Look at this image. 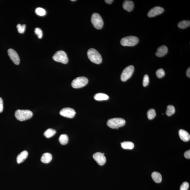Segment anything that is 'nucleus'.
<instances>
[{
  "mask_svg": "<svg viewBox=\"0 0 190 190\" xmlns=\"http://www.w3.org/2000/svg\"><path fill=\"white\" fill-rule=\"evenodd\" d=\"M87 56L90 60L95 64H99L102 62V57L96 49L91 48L88 50Z\"/></svg>",
  "mask_w": 190,
  "mask_h": 190,
  "instance_id": "1",
  "label": "nucleus"
},
{
  "mask_svg": "<svg viewBox=\"0 0 190 190\" xmlns=\"http://www.w3.org/2000/svg\"><path fill=\"white\" fill-rule=\"evenodd\" d=\"M17 119L23 121L31 119L33 116V113L29 110H18L15 113Z\"/></svg>",
  "mask_w": 190,
  "mask_h": 190,
  "instance_id": "2",
  "label": "nucleus"
},
{
  "mask_svg": "<svg viewBox=\"0 0 190 190\" xmlns=\"http://www.w3.org/2000/svg\"><path fill=\"white\" fill-rule=\"evenodd\" d=\"M126 123V121L123 118H116L108 120L107 124L112 129H118V128L124 126Z\"/></svg>",
  "mask_w": 190,
  "mask_h": 190,
  "instance_id": "3",
  "label": "nucleus"
},
{
  "mask_svg": "<svg viewBox=\"0 0 190 190\" xmlns=\"http://www.w3.org/2000/svg\"><path fill=\"white\" fill-rule=\"evenodd\" d=\"M139 39L136 36H130L122 38L121 41V44L124 46H133L137 44Z\"/></svg>",
  "mask_w": 190,
  "mask_h": 190,
  "instance_id": "4",
  "label": "nucleus"
},
{
  "mask_svg": "<svg viewBox=\"0 0 190 190\" xmlns=\"http://www.w3.org/2000/svg\"><path fill=\"white\" fill-rule=\"evenodd\" d=\"M91 22L95 28L97 29H101L104 26V21L102 18L97 13H94L91 17Z\"/></svg>",
  "mask_w": 190,
  "mask_h": 190,
  "instance_id": "5",
  "label": "nucleus"
},
{
  "mask_svg": "<svg viewBox=\"0 0 190 190\" xmlns=\"http://www.w3.org/2000/svg\"><path fill=\"white\" fill-rule=\"evenodd\" d=\"M53 59L54 61L66 64L68 62L67 54L62 51H60L55 53L53 57Z\"/></svg>",
  "mask_w": 190,
  "mask_h": 190,
  "instance_id": "6",
  "label": "nucleus"
},
{
  "mask_svg": "<svg viewBox=\"0 0 190 190\" xmlns=\"http://www.w3.org/2000/svg\"><path fill=\"white\" fill-rule=\"evenodd\" d=\"M88 80L84 76L76 78L71 83V86L74 88H80L85 86L88 84Z\"/></svg>",
  "mask_w": 190,
  "mask_h": 190,
  "instance_id": "7",
  "label": "nucleus"
},
{
  "mask_svg": "<svg viewBox=\"0 0 190 190\" xmlns=\"http://www.w3.org/2000/svg\"><path fill=\"white\" fill-rule=\"evenodd\" d=\"M134 66L130 65L125 68L121 75V80L123 82L126 81L132 76L134 72Z\"/></svg>",
  "mask_w": 190,
  "mask_h": 190,
  "instance_id": "8",
  "label": "nucleus"
},
{
  "mask_svg": "<svg viewBox=\"0 0 190 190\" xmlns=\"http://www.w3.org/2000/svg\"><path fill=\"white\" fill-rule=\"evenodd\" d=\"M74 110L71 108H64L60 111V114L64 117L72 118L74 117L76 114Z\"/></svg>",
  "mask_w": 190,
  "mask_h": 190,
  "instance_id": "9",
  "label": "nucleus"
},
{
  "mask_svg": "<svg viewBox=\"0 0 190 190\" xmlns=\"http://www.w3.org/2000/svg\"><path fill=\"white\" fill-rule=\"evenodd\" d=\"M93 158L100 166H103L106 162V159L104 153L98 152L93 155Z\"/></svg>",
  "mask_w": 190,
  "mask_h": 190,
  "instance_id": "10",
  "label": "nucleus"
},
{
  "mask_svg": "<svg viewBox=\"0 0 190 190\" xmlns=\"http://www.w3.org/2000/svg\"><path fill=\"white\" fill-rule=\"evenodd\" d=\"M164 10V9L162 7L156 6L150 10L148 13V16L150 18L154 17L162 14Z\"/></svg>",
  "mask_w": 190,
  "mask_h": 190,
  "instance_id": "11",
  "label": "nucleus"
},
{
  "mask_svg": "<svg viewBox=\"0 0 190 190\" xmlns=\"http://www.w3.org/2000/svg\"><path fill=\"white\" fill-rule=\"evenodd\" d=\"M8 55L13 62L16 65L19 64L20 63V59L17 53L12 49H8Z\"/></svg>",
  "mask_w": 190,
  "mask_h": 190,
  "instance_id": "12",
  "label": "nucleus"
},
{
  "mask_svg": "<svg viewBox=\"0 0 190 190\" xmlns=\"http://www.w3.org/2000/svg\"><path fill=\"white\" fill-rule=\"evenodd\" d=\"M168 52V48L165 45L160 46L157 48V51L156 53V55L158 57H162L167 54Z\"/></svg>",
  "mask_w": 190,
  "mask_h": 190,
  "instance_id": "13",
  "label": "nucleus"
},
{
  "mask_svg": "<svg viewBox=\"0 0 190 190\" xmlns=\"http://www.w3.org/2000/svg\"><path fill=\"white\" fill-rule=\"evenodd\" d=\"M123 9L130 12L132 11L134 9V3L132 1L126 0L123 3Z\"/></svg>",
  "mask_w": 190,
  "mask_h": 190,
  "instance_id": "14",
  "label": "nucleus"
},
{
  "mask_svg": "<svg viewBox=\"0 0 190 190\" xmlns=\"http://www.w3.org/2000/svg\"><path fill=\"white\" fill-rule=\"evenodd\" d=\"M179 135L181 140L184 141H189L190 139V135L187 131L184 130L180 129L179 131Z\"/></svg>",
  "mask_w": 190,
  "mask_h": 190,
  "instance_id": "15",
  "label": "nucleus"
},
{
  "mask_svg": "<svg viewBox=\"0 0 190 190\" xmlns=\"http://www.w3.org/2000/svg\"><path fill=\"white\" fill-rule=\"evenodd\" d=\"M28 153L27 151H24L18 155L17 158V161L18 164H19L24 162L27 158Z\"/></svg>",
  "mask_w": 190,
  "mask_h": 190,
  "instance_id": "16",
  "label": "nucleus"
},
{
  "mask_svg": "<svg viewBox=\"0 0 190 190\" xmlns=\"http://www.w3.org/2000/svg\"><path fill=\"white\" fill-rule=\"evenodd\" d=\"M52 159V156L49 153H45L42 155L41 158L42 162L44 163H48L50 162Z\"/></svg>",
  "mask_w": 190,
  "mask_h": 190,
  "instance_id": "17",
  "label": "nucleus"
},
{
  "mask_svg": "<svg viewBox=\"0 0 190 190\" xmlns=\"http://www.w3.org/2000/svg\"><path fill=\"white\" fill-rule=\"evenodd\" d=\"M94 98L96 101H105L109 99V96L103 93H98L95 95Z\"/></svg>",
  "mask_w": 190,
  "mask_h": 190,
  "instance_id": "18",
  "label": "nucleus"
},
{
  "mask_svg": "<svg viewBox=\"0 0 190 190\" xmlns=\"http://www.w3.org/2000/svg\"><path fill=\"white\" fill-rule=\"evenodd\" d=\"M152 178L155 182L159 183L161 182L162 180V176L159 173L154 171L151 174Z\"/></svg>",
  "mask_w": 190,
  "mask_h": 190,
  "instance_id": "19",
  "label": "nucleus"
},
{
  "mask_svg": "<svg viewBox=\"0 0 190 190\" xmlns=\"http://www.w3.org/2000/svg\"><path fill=\"white\" fill-rule=\"evenodd\" d=\"M121 145V147L125 149H132L135 146L134 143L131 141H124Z\"/></svg>",
  "mask_w": 190,
  "mask_h": 190,
  "instance_id": "20",
  "label": "nucleus"
},
{
  "mask_svg": "<svg viewBox=\"0 0 190 190\" xmlns=\"http://www.w3.org/2000/svg\"><path fill=\"white\" fill-rule=\"evenodd\" d=\"M190 26L189 21L184 20L181 21L178 23V26L181 29H184L187 28Z\"/></svg>",
  "mask_w": 190,
  "mask_h": 190,
  "instance_id": "21",
  "label": "nucleus"
},
{
  "mask_svg": "<svg viewBox=\"0 0 190 190\" xmlns=\"http://www.w3.org/2000/svg\"><path fill=\"white\" fill-rule=\"evenodd\" d=\"M56 133L55 130L52 129H49L45 132L44 135L46 137L49 138L54 135Z\"/></svg>",
  "mask_w": 190,
  "mask_h": 190,
  "instance_id": "22",
  "label": "nucleus"
},
{
  "mask_svg": "<svg viewBox=\"0 0 190 190\" xmlns=\"http://www.w3.org/2000/svg\"><path fill=\"white\" fill-rule=\"evenodd\" d=\"M59 141L62 145H64L67 144L68 141V137L67 135L66 134L61 135L60 136Z\"/></svg>",
  "mask_w": 190,
  "mask_h": 190,
  "instance_id": "23",
  "label": "nucleus"
},
{
  "mask_svg": "<svg viewBox=\"0 0 190 190\" xmlns=\"http://www.w3.org/2000/svg\"><path fill=\"white\" fill-rule=\"evenodd\" d=\"M175 112V110L174 107L171 105H169L167 106L166 114L168 116H171L174 114Z\"/></svg>",
  "mask_w": 190,
  "mask_h": 190,
  "instance_id": "24",
  "label": "nucleus"
},
{
  "mask_svg": "<svg viewBox=\"0 0 190 190\" xmlns=\"http://www.w3.org/2000/svg\"><path fill=\"white\" fill-rule=\"evenodd\" d=\"M147 116L148 119L152 120L155 117L156 113L155 110L154 109H151L148 111Z\"/></svg>",
  "mask_w": 190,
  "mask_h": 190,
  "instance_id": "25",
  "label": "nucleus"
},
{
  "mask_svg": "<svg viewBox=\"0 0 190 190\" xmlns=\"http://www.w3.org/2000/svg\"><path fill=\"white\" fill-rule=\"evenodd\" d=\"M36 14L40 16H44L46 14L45 10L41 8H38L35 10Z\"/></svg>",
  "mask_w": 190,
  "mask_h": 190,
  "instance_id": "26",
  "label": "nucleus"
},
{
  "mask_svg": "<svg viewBox=\"0 0 190 190\" xmlns=\"http://www.w3.org/2000/svg\"><path fill=\"white\" fill-rule=\"evenodd\" d=\"M156 74L157 77L161 79V78L164 77L165 75V73L164 70L161 68V69H158L156 71Z\"/></svg>",
  "mask_w": 190,
  "mask_h": 190,
  "instance_id": "27",
  "label": "nucleus"
},
{
  "mask_svg": "<svg viewBox=\"0 0 190 190\" xmlns=\"http://www.w3.org/2000/svg\"><path fill=\"white\" fill-rule=\"evenodd\" d=\"M17 28L18 33L20 34H23L24 33L25 29H26V26L25 24L21 25L19 24L17 25Z\"/></svg>",
  "mask_w": 190,
  "mask_h": 190,
  "instance_id": "28",
  "label": "nucleus"
},
{
  "mask_svg": "<svg viewBox=\"0 0 190 190\" xmlns=\"http://www.w3.org/2000/svg\"><path fill=\"white\" fill-rule=\"evenodd\" d=\"M149 83V76L147 74H146L143 77V86L144 87H146L148 85Z\"/></svg>",
  "mask_w": 190,
  "mask_h": 190,
  "instance_id": "29",
  "label": "nucleus"
},
{
  "mask_svg": "<svg viewBox=\"0 0 190 190\" xmlns=\"http://www.w3.org/2000/svg\"><path fill=\"white\" fill-rule=\"evenodd\" d=\"M35 34L38 36V37L39 39H41L42 38L43 36L42 31L41 29H40V28H36L35 30Z\"/></svg>",
  "mask_w": 190,
  "mask_h": 190,
  "instance_id": "30",
  "label": "nucleus"
},
{
  "mask_svg": "<svg viewBox=\"0 0 190 190\" xmlns=\"http://www.w3.org/2000/svg\"><path fill=\"white\" fill-rule=\"evenodd\" d=\"M189 187V184L187 182H183L181 185L180 190H188Z\"/></svg>",
  "mask_w": 190,
  "mask_h": 190,
  "instance_id": "31",
  "label": "nucleus"
},
{
  "mask_svg": "<svg viewBox=\"0 0 190 190\" xmlns=\"http://www.w3.org/2000/svg\"><path fill=\"white\" fill-rule=\"evenodd\" d=\"M185 157L187 159H190V150L186 151L185 152L184 154Z\"/></svg>",
  "mask_w": 190,
  "mask_h": 190,
  "instance_id": "32",
  "label": "nucleus"
},
{
  "mask_svg": "<svg viewBox=\"0 0 190 190\" xmlns=\"http://www.w3.org/2000/svg\"><path fill=\"white\" fill-rule=\"evenodd\" d=\"M3 110V101L2 98L0 97V113L2 112Z\"/></svg>",
  "mask_w": 190,
  "mask_h": 190,
  "instance_id": "33",
  "label": "nucleus"
},
{
  "mask_svg": "<svg viewBox=\"0 0 190 190\" xmlns=\"http://www.w3.org/2000/svg\"><path fill=\"white\" fill-rule=\"evenodd\" d=\"M186 75L187 77L190 78V68L189 67L188 68L187 71H186Z\"/></svg>",
  "mask_w": 190,
  "mask_h": 190,
  "instance_id": "34",
  "label": "nucleus"
},
{
  "mask_svg": "<svg viewBox=\"0 0 190 190\" xmlns=\"http://www.w3.org/2000/svg\"><path fill=\"white\" fill-rule=\"evenodd\" d=\"M105 1L107 4H110L112 3L114 1H113V0H105Z\"/></svg>",
  "mask_w": 190,
  "mask_h": 190,
  "instance_id": "35",
  "label": "nucleus"
},
{
  "mask_svg": "<svg viewBox=\"0 0 190 190\" xmlns=\"http://www.w3.org/2000/svg\"><path fill=\"white\" fill-rule=\"evenodd\" d=\"M71 1H76V0H71Z\"/></svg>",
  "mask_w": 190,
  "mask_h": 190,
  "instance_id": "36",
  "label": "nucleus"
}]
</instances>
